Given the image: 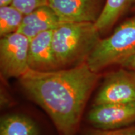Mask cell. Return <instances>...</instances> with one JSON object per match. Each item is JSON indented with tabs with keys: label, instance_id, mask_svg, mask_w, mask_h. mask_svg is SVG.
<instances>
[{
	"label": "cell",
	"instance_id": "cell-1",
	"mask_svg": "<svg viewBox=\"0 0 135 135\" xmlns=\"http://www.w3.org/2000/svg\"><path fill=\"white\" fill-rule=\"evenodd\" d=\"M98 79V73L85 63L51 71L30 69L19 81L26 93L50 116L61 135H75Z\"/></svg>",
	"mask_w": 135,
	"mask_h": 135
},
{
	"label": "cell",
	"instance_id": "cell-2",
	"mask_svg": "<svg viewBox=\"0 0 135 135\" xmlns=\"http://www.w3.org/2000/svg\"><path fill=\"white\" fill-rule=\"evenodd\" d=\"M94 23H62L53 30L52 45L58 69L86 63L100 38Z\"/></svg>",
	"mask_w": 135,
	"mask_h": 135
},
{
	"label": "cell",
	"instance_id": "cell-3",
	"mask_svg": "<svg viewBox=\"0 0 135 135\" xmlns=\"http://www.w3.org/2000/svg\"><path fill=\"white\" fill-rule=\"evenodd\" d=\"M134 52L135 16L121 23L110 36L100 39L86 63L98 73L110 66H120Z\"/></svg>",
	"mask_w": 135,
	"mask_h": 135
},
{
	"label": "cell",
	"instance_id": "cell-4",
	"mask_svg": "<svg viewBox=\"0 0 135 135\" xmlns=\"http://www.w3.org/2000/svg\"><path fill=\"white\" fill-rule=\"evenodd\" d=\"M30 39L19 32L1 37L0 70L3 78H20L30 70Z\"/></svg>",
	"mask_w": 135,
	"mask_h": 135
},
{
	"label": "cell",
	"instance_id": "cell-5",
	"mask_svg": "<svg viewBox=\"0 0 135 135\" xmlns=\"http://www.w3.org/2000/svg\"><path fill=\"white\" fill-rule=\"evenodd\" d=\"M135 102V70L121 67L107 74L94 104Z\"/></svg>",
	"mask_w": 135,
	"mask_h": 135
},
{
	"label": "cell",
	"instance_id": "cell-6",
	"mask_svg": "<svg viewBox=\"0 0 135 135\" xmlns=\"http://www.w3.org/2000/svg\"><path fill=\"white\" fill-rule=\"evenodd\" d=\"M88 119L96 129H114L135 124V102L94 104Z\"/></svg>",
	"mask_w": 135,
	"mask_h": 135
},
{
	"label": "cell",
	"instance_id": "cell-7",
	"mask_svg": "<svg viewBox=\"0 0 135 135\" xmlns=\"http://www.w3.org/2000/svg\"><path fill=\"white\" fill-rule=\"evenodd\" d=\"M61 23H94L103 9V0H48Z\"/></svg>",
	"mask_w": 135,
	"mask_h": 135
},
{
	"label": "cell",
	"instance_id": "cell-8",
	"mask_svg": "<svg viewBox=\"0 0 135 135\" xmlns=\"http://www.w3.org/2000/svg\"><path fill=\"white\" fill-rule=\"evenodd\" d=\"M53 31H45L30 40L28 55L30 70L51 71L58 69L52 45Z\"/></svg>",
	"mask_w": 135,
	"mask_h": 135
},
{
	"label": "cell",
	"instance_id": "cell-9",
	"mask_svg": "<svg viewBox=\"0 0 135 135\" xmlns=\"http://www.w3.org/2000/svg\"><path fill=\"white\" fill-rule=\"evenodd\" d=\"M61 23L53 10L47 4L25 15L17 32L31 40L39 34L54 30Z\"/></svg>",
	"mask_w": 135,
	"mask_h": 135
},
{
	"label": "cell",
	"instance_id": "cell-10",
	"mask_svg": "<svg viewBox=\"0 0 135 135\" xmlns=\"http://www.w3.org/2000/svg\"><path fill=\"white\" fill-rule=\"evenodd\" d=\"M135 3V0H105L104 7L95 22L99 33L110 30L117 21Z\"/></svg>",
	"mask_w": 135,
	"mask_h": 135
},
{
	"label": "cell",
	"instance_id": "cell-11",
	"mask_svg": "<svg viewBox=\"0 0 135 135\" xmlns=\"http://www.w3.org/2000/svg\"><path fill=\"white\" fill-rule=\"evenodd\" d=\"M0 135H40V129L30 118L11 114L1 118Z\"/></svg>",
	"mask_w": 135,
	"mask_h": 135
},
{
	"label": "cell",
	"instance_id": "cell-12",
	"mask_svg": "<svg viewBox=\"0 0 135 135\" xmlns=\"http://www.w3.org/2000/svg\"><path fill=\"white\" fill-rule=\"evenodd\" d=\"M25 15L12 4L0 6V36L17 32Z\"/></svg>",
	"mask_w": 135,
	"mask_h": 135
},
{
	"label": "cell",
	"instance_id": "cell-13",
	"mask_svg": "<svg viewBox=\"0 0 135 135\" xmlns=\"http://www.w3.org/2000/svg\"><path fill=\"white\" fill-rule=\"evenodd\" d=\"M48 4V0H13L12 5L25 15Z\"/></svg>",
	"mask_w": 135,
	"mask_h": 135
},
{
	"label": "cell",
	"instance_id": "cell-14",
	"mask_svg": "<svg viewBox=\"0 0 135 135\" xmlns=\"http://www.w3.org/2000/svg\"><path fill=\"white\" fill-rule=\"evenodd\" d=\"M85 135H135V124L114 129H93Z\"/></svg>",
	"mask_w": 135,
	"mask_h": 135
},
{
	"label": "cell",
	"instance_id": "cell-15",
	"mask_svg": "<svg viewBox=\"0 0 135 135\" xmlns=\"http://www.w3.org/2000/svg\"><path fill=\"white\" fill-rule=\"evenodd\" d=\"M121 67L135 70V52L120 65Z\"/></svg>",
	"mask_w": 135,
	"mask_h": 135
},
{
	"label": "cell",
	"instance_id": "cell-16",
	"mask_svg": "<svg viewBox=\"0 0 135 135\" xmlns=\"http://www.w3.org/2000/svg\"><path fill=\"white\" fill-rule=\"evenodd\" d=\"M13 0H0V6H9L11 5Z\"/></svg>",
	"mask_w": 135,
	"mask_h": 135
},
{
	"label": "cell",
	"instance_id": "cell-17",
	"mask_svg": "<svg viewBox=\"0 0 135 135\" xmlns=\"http://www.w3.org/2000/svg\"><path fill=\"white\" fill-rule=\"evenodd\" d=\"M133 9H134V11H135V3L134 4V5H133Z\"/></svg>",
	"mask_w": 135,
	"mask_h": 135
}]
</instances>
